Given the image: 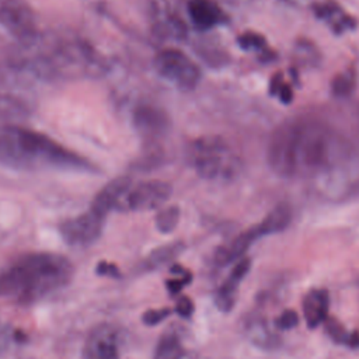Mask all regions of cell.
<instances>
[{
	"instance_id": "cell-1",
	"label": "cell",
	"mask_w": 359,
	"mask_h": 359,
	"mask_svg": "<svg viewBox=\"0 0 359 359\" xmlns=\"http://www.w3.org/2000/svg\"><path fill=\"white\" fill-rule=\"evenodd\" d=\"M344 151V142L335 130L320 121L299 118L273 130L266 157L278 175L310 178L334 167Z\"/></svg>"
},
{
	"instance_id": "cell-2",
	"label": "cell",
	"mask_w": 359,
	"mask_h": 359,
	"mask_svg": "<svg viewBox=\"0 0 359 359\" xmlns=\"http://www.w3.org/2000/svg\"><path fill=\"white\" fill-rule=\"evenodd\" d=\"M21 62L46 79H95L107 73V59L86 39L76 35L43 36L21 49Z\"/></svg>"
},
{
	"instance_id": "cell-3",
	"label": "cell",
	"mask_w": 359,
	"mask_h": 359,
	"mask_svg": "<svg viewBox=\"0 0 359 359\" xmlns=\"http://www.w3.org/2000/svg\"><path fill=\"white\" fill-rule=\"evenodd\" d=\"M0 164L18 171L97 170L90 160L50 136L20 125L0 126Z\"/></svg>"
},
{
	"instance_id": "cell-4",
	"label": "cell",
	"mask_w": 359,
	"mask_h": 359,
	"mask_svg": "<svg viewBox=\"0 0 359 359\" xmlns=\"http://www.w3.org/2000/svg\"><path fill=\"white\" fill-rule=\"evenodd\" d=\"M72 262L60 254L34 251L18 255L0 271V297L31 304L67 286Z\"/></svg>"
},
{
	"instance_id": "cell-5",
	"label": "cell",
	"mask_w": 359,
	"mask_h": 359,
	"mask_svg": "<svg viewBox=\"0 0 359 359\" xmlns=\"http://www.w3.org/2000/svg\"><path fill=\"white\" fill-rule=\"evenodd\" d=\"M187 158L195 172L209 181H230L241 171V158L222 137L208 135L192 140Z\"/></svg>"
},
{
	"instance_id": "cell-6",
	"label": "cell",
	"mask_w": 359,
	"mask_h": 359,
	"mask_svg": "<svg viewBox=\"0 0 359 359\" xmlns=\"http://www.w3.org/2000/svg\"><path fill=\"white\" fill-rule=\"evenodd\" d=\"M0 28L27 49L41 36L34 10L24 0H0Z\"/></svg>"
},
{
	"instance_id": "cell-7",
	"label": "cell",
	"mask_w": 359,
	"mask_h": 359,
	"mask_svg": "<svg viewBox=\"0 0 359 359\" xmlns=\"http://www.w3.org/2000/svg\"><path fill=\"white\" fill-rule=\"evenodd\" d=\"M153 66L160 77L180 90H194L202 77L199 66L182 50L164 48L153 59Z\"/></svg>"
},
{
	"instance_id": "cell-8",
	"label": "cell",
	"mask_w": 359,
	"mask_h": 359,
	"mask_svg": "<svg viewBox=\"0 0 359 359\" xmlns=\"http://www.w3.org/2000/svg\"><path fill=\"white\" fill-rule=\"evenodd\" d=\"M172 188L161 180H146L132 184L123 195L118 209L130 212H147L161 208L171 196Z\"/></svg>"
},
{
	"instance_id": "cell-9",
	"label": "cell",
	"mask_w": 359,
	"mask_h": 359,
	"mask_svg": "<svg viewBox=\"0 0 359 359\" xmlns=\"http://www.w3.org/2000/svg\"><path fill=\"white\" fill-rule=\"evenodd\" d=\"M149 17L156 36L167 41H184L188 27L174 0H150Z\"/></svg>"
},
{
	"instance_id": "cell-10",
	"label": "cell",
	"mask_w": 359,
	"mask_h": 359,
	"mask_svg": "<svg viewBox=\"0 0 359 359\" xmlns=\"http://www.w3.org/2000/svg\"><path fill=\"white\" fill-rule=\"evenodd\" d=\"M104 217L88 209L59 224L63 241L72 247H88L98 240L104 229Z\"/></svg>"
},
{
	"instance_id": "cell-11",
	"label": "cell",
	"mask_w": 359,
	"mask_h": 359,
	"mask_svg": "<svg viewBox=\"0 0 359 359\" xmlns=\"http://www.w3.org/2000/svg\"><path fill=\"white\" fill-rule=\"evenodd\" d=\"M132 123L143 139L156 140L168 132L170 116L163 108L142 102L132 112Z\"/></svg>"
},
{
	"instance_id": "cell-12",
	"label": "cell",
	"mask_w": 359,
	"mask_h": 359,
	"mask_svg": "<svg viewBox=\"0 0 359 359\" xmlns=\"http://www.w3.org/2000/svg\"><path fill=\"white\" fill-rule=\"evenodd\" d=\"M130 185L132 180L128 175H121L111 180L94 195L90 209L105 219L111 210L118 209L123 195L130 188Z\"/></svg>"
},
{
	"instance_id": "cell-13",
	"label": "cell",
	"mask_w": 359,
	"mask_h": 359,
	"mask_svg": "<svg viewBox=\"0 0 359 359\" xmlns=\"http://www.w3.org/2000/svg\"><path fill=\"white\" fill-rule=\"evenodd\" d=\"M187 13L195 28L206 31L229 21L224 10L213 0H189Z\"/></svg>"
},
{
	"instance_id": "cell-14",
	"label": "cell",
	"mask_w": 359,
	"mask_h": 359,
	"mask_svg": "<svg viewBox=\"0 0 359 359\" xmlns=\"http://www.w3.org/2000/svg\"><path fill=\"white\" fill-rule=\"evenodd\" d=\"M311 10L314 15L318 20H323L331 28V31L337 35L355 29L358 25L356 18L345 13L342 7L332 0L311 3Z\"/></svg>"
},
{
	"instance_id": "cell-15",
	"label": "cell",
	"mask_w": 359,
	"mask_h": 359,
	"mask_svg": "<svg viewBox=\"0 0 359 359\" xmlns=\"http://www.w3.org/2000/svg\"><path fill=\"white\" fill-rule=\"evenodd\" d=\"M250 265H251L250 258H245V257L240 258L236 262V266L229 273V276L224 279V282L217 287L215 293V304L220 311L227 313L233 309L238 285L250 271Z\"/></svg>"
},
{
	"instance_id": "cell-16",
	"label": "cell",
	"mask_w": 359,
	"mask_h": 359,
	"mask_svg": "<svg viewBox=\"0 0 359 359\" xmlns=\"http://www.w3.org/2000/svg\"><path fill=\"white\" fill-rule=\"evenodd\" d=\"M87 351L93 359H119L118 331L111 325H102L93 331Z\"/></svg>"
},
{
	"instance_id": "cell-17",
	"label": "cell",
	"mask_w": 359,
	"mask_h": 359,
	"mask_svg": "<svg viewBox=\"0 0 359 359\" xmlns=\"http://www.w3.org/2000/svg\"><path fill=\"white\" fill-rule=\"evenodd\" d=\"M266 236L261 223L255 224L254 227H250L248 230L240 233L236 238H233L229 244L223 245L217 250L215 259L219 265H227L236 259L243 258L244 252L250 248V245L259 237Z\"/></svg>"
},
{
	"instance_id": "cell-18",
	"label": "cell",
	"mask_w": 359,
	"mask_h": 359,
	"mask_svg": "<svg viewBox=\"0 0 359 359\" xmlns=\"http://www.w3.org/2000/svg\"><path fill=\"white\" fill-rule=\"evenodd\" d=\"M303 314L307 325L310 328L317 327L323 321H325L328 311V293L327 290H310L303 299Z\"/></svg>"
},
{
	"instance_id": "cell-19",
	"label": "cell",
	"mask_w": 359,
	"mask_h": 359,
	"mask_svg": "<svg viewBox=\"0 0 359 359\" xmlns=\"http://www.w3.org/2000/svg\"><path fill=\"white\" fill-rule=\"evenodd\" d=\"M184 244L181 241H172L164 245H160L154 250H151L144 258L143 261L139 264V271L140 272H150V271H156L160 266L174 261L184 250Z\"/></svg>"
},
{
	"instance_id": "cell-20",
	"label": "cell",
	"mask_w": 359,
	"mask_h": 359,
	"mask_svg": "<svg viewBox=\"0 0 359 359\" xmlns=\"http://www.w3.org/2000/svg\"><path fill=\"white\" fill-rule=\"evenodd\" d=\"M184 349L180 337L175 332H165L161 335L153 359H182Z\"/></svg>"
},
{
	"instance_id": "cell-21",
	"label": "cell",
	"mask_w": 359,
	"mask_h": 359,
	"mask_svg": "<svg viewBox=\"0 0 359 359\" xmlns=\"http://www.w3.org/2000/svg\"><path fill=\"white\" fill-rule=\"evenodd\" d=\"M290 209L287 205H278L276 208H273L259 223L265 231V234H272V233H278L282 231L283 229L287 227V224L290 223Z\"/></svg>"
},
{
	"instance_id": "cell-22",
	"label": "cell",
	"mask_w": 359,
	"mask_h": 359,
	"mask_svg": "<svg viewBox=\"0 0 359 359\" xmlns=\"http://www.w3.org/2000/svg\"><path fill=\"white\" fill-rule=\"evenodd\" d=\"M180 216H181V212L177 205H170V206L161 208L154 217L156 229L163 234H168V233L174 231L175 227L178 226Z\"/></svg>"
},
{
	"instance_id": "cell-23",
	"label": "cell",
	"mask_w": 359,
	"mask_h": 359,
	"mask_svg": "<svg viewBox=\"0 0 359 359\" xmlns=\"http://www.w3.org/2000/svg\"><path fill=\"white\" fill-rule=\"evenodd\" d=\"M237 43L243 50H254L259 53V57L271 52L272 49L268 46L264 35L255 31H245L237 36Z\"/></svg>"
},
{
	"instance_id": "cell-24",
	"label": "cell",
	"mask_w": 359,
	"mask_h": 359,
	"mask_svg": "<svg viewBox=\"0 0 359 359\" xmlns=\"http://www.w3.org/2000/svg\"><path fill=\"white\" fill-rule=\"evenodd\" d=\"M356 74L353 70H346L337 74L331 81V93L334 97H348L355 90Z\"/></svg>"
},
{
	"instance_id": "cell-25",
	"label": "cell",
	"mask_w": 359,
	"mask_h": 359,
	"mask_svg": "<svg viewBox=\"0 0 359 359\" xmlns=\"http://www.w3.org/2000/svg\"><path fill=\"white\" fill-rule=\"evenodd\" d=\"M171 269L175 271L180 276H175V275H174V278H168L167 282H165V287H167V290L170 292L171 296H175V294H178L187 285L191 283V280H192V273H191L189 269H187V268L178 265V264L172 265Z\"/></svg>"
},
{
	"instance_id": "cell-26",
	"label": "cell",
	"mask_w": 359,
	"mask_h": 359,
	"mask_svg": "<svg viewBox=\"0 0 359 359\" xmlns=\"http://www.w3.org/2000/svg\"><path fill=\"white\" fill-rule=\"evenodd\" d=\"M269 94L278 97L279 101L283 102V104H290L292 102V100H293V90H292V87L286 81H283L282 73H278V74L271 77Z\"/></svg>"
},
{
	"instance_id": "cell-27",
	"label": "cell",
	"mask_w": 359,
	"mask_h": 359,
	"mask_svg": "<svg viewBox=\"0 0 359 359\" xmlns=\"http://www.w3.org/2000/svg\"><path fill=\"white\" fill-rule=\"evenodd\" d=\"M172 311H174V310L170 309V307L151 309V310H147V311L143 313L142 321H143L146 325H157V324H160L163 320H165L167 317H170Z\"/></svg>"
},
{
	"instance_id": "cell-28",
	"label": "cell",
	"mask_w": 359,
	"mask_h": 359,
	"mask_svg": "<svg viewBox=\"0 0 359 359\" xmlns=\"http://www.w3.org/2000/svg\"><path fill=\"white\" fill-rule=\"evenodd\" d=\"M172 310H174L180 317H182V318H189V317L192 316L194 310H195V306H194V302H192L188 296H181V297L177 300V303H175V306H174Z\"/></svg>"
},
{
	"instance_id": "cell-29",
	"label": "cell",
	"mask_w": 359,
	"mask_h": 359,
	"mask_svg": "<svg viewBox=\"0 0 359 359\" xmlns=\"http://www.w3.org/2000/svg\"><path fill=\"white\" fill-rule=\"evenodd\" d=\"M95 272L101 276H107V278H119L121 276V271L119 268L112 264V262H108V261H100L95 266Z\"/></svg>"
},
{
	"instance_id": "cell-30",
	"label": "cell",
	"mask_w": 359,
	"mask_h": 359,
	"mask_svg": "<svg viewBox=\"0 0 359 359\" xmlns=\"http://www.w3.org/2000/svg\"><path fill=\"white\" fill-rule=\"evenodd\" d=\"M299 323V316L292 311V310H286L280 314L279 318H276V325L283 328V330H287V328H292L294 327L296 324Z\"/></svg>"
},
{
	"instance_id": "cell-31",
	"label": "cell",
	"mask_w": 359,
	"mask_h": 359,
	"mask_svg": "<svg viewBox=\"0 0 359 359\" xmlns=\"http://www.w3.org/2000/svg\"><path fill=\"white\" fill-rule=\"evenodd\" d=\"M11 339H13L11 330L4 323L0 321V353H3L8 348Z\"/></svg>"
},
{
	"instance_id": "cell-32",
	"label": "cell",
	"mask_w": 359,
	"mask_h": 359,
	"mask_svg": "<svg viewBox=\"0 0 359 359\" xmlns=\"http://www.w3.org/2000/svg\"><path fill=\"white\" fill-rule=\"evenodd\" d=\"M283 1H286L289 4H303V3H306L309 0H283Z\"/></svg>"
}]
</instances>
